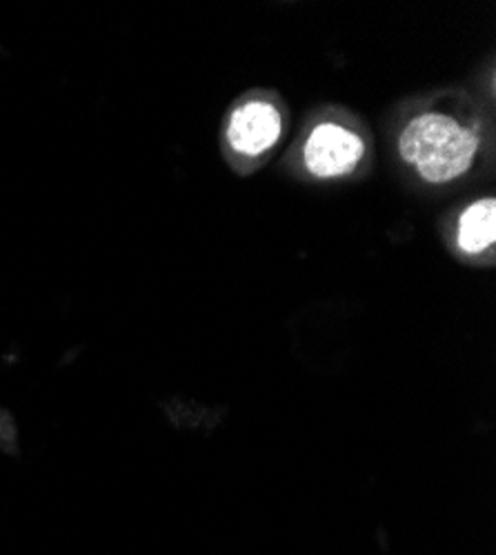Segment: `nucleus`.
Instances as JSON below:
<instances>
[{"label": "nucleus", "instance_id": "obj_4", "mask_svg": "<svg viewBox=\"0 0 496 555\" xmlns=\"http://www.w3.org/2000/svg\"><path fill=\"white\" fill-rule=\"evenodd\" d=\"M496 241V203L485 198L474 203L459 220V247L466 254H481Z\"/></svg>", "mask_w": 496, "mask_h": 555}, {"label": "nucleus", "instance_id": "obj_1", "mask_svg": "<svg viewBox=\"0 0 496 555\" xmlns=\"http://www.w3.org/2000/svg\"><path fill=\"white\" fill-rule=\"evenodd\" d=\"M479 150L472 129L438 112H428L405 125L398 138V152L415 165L423 180L432 184L453 182L463 176Z\"/></svg>", "mask_w": 496, "mask_h": 555}, {"label": "nucleus", "instance_id": "obj_2", "mask_svg": "<svg viewBox=\"0 0 496 555\" xmlns=\"http://www.w3.org/2000/svg\"><path fill=\"white\" fill-rule=\"evenodd\" d=\"M305 167L319 178H336L349 173L364 158V141L334 122L321 125L311 131L303 150Z\"/></svg>", "mask_w": 496, "mask_h": 555}, {"label": "nucleus", "instance_id": "obj_3", "mask_svg": "<svg viewBox=\"0 0 496 555\" xmlns=\"http://www.w3.org/2000/svg\"><path fill=\"white\" fill-rule=\"evenodd\" d=\"M281 135V114L263 101L247 103L232 114L230 143L245 156H258L275 147Z\"/></svg>", "mask_w": 496, "mask_h": 555}]
</instances>
